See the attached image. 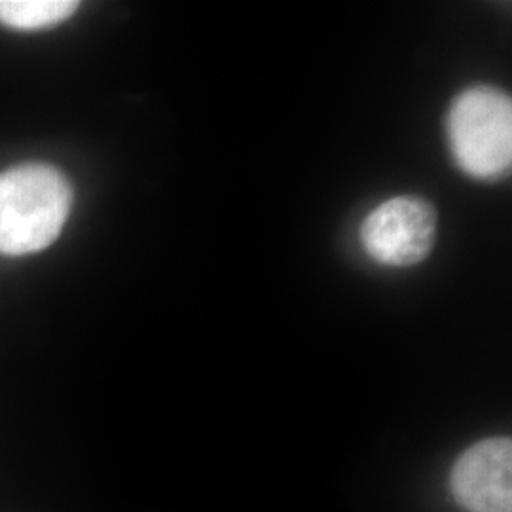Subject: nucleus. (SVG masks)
I'll list each match as a JSON object with an SVG mask.
<instances>
[{
    "label": "nucleus",
    "instance_id": "obj_1",
    "mask_svg": "<svg viewBox=\"0 0 512 512\" xmlns=\"http://www.w3.org/2000/svg\"><path fill=\"white\" fill-rule=\"evenodd\" d=\"M73 184L55 165L23 162L0 171V255L48 249L73 209Z\"/></svg>",
    "mask_w": 512,
    "mask_h": 512
},
{
    "label": "nucleus",
    "instance_id": "obj_2",
    "mask_svg": "<svg viewBox=\"0 0 512 512\" xmlns=\"http://www.w3.org/2000/svg\"><path fill=\"white\" fill-rule=\"evenodd\" d=\"M448 148L461 173L494 183L511 173L512 101L490 86H469L456 95L446 114Z\"/></svg>",
    "mask_w": 512,
    "mask_h": 512
},
{
    "label": "nucleus",
    "instance_id": "obj_3",
    "mask_svg": "<svg viewBox=\"0 0 512 512\" xmlns=\"http://www.w3.org/2000/svg\"><path fill=\"white\" fill-rule=\"evenodd\" d=\"M437 232L439 215L433 203L420 196H395L366 215L359 239L376 264L410 268L431 255Z\"/></svg>",
    "mask_w": 512,
    "mask_h": 512
},
{
    "label": "nucleus",
    "instance_id": "obj_4",
    "mask_svg": "<svg viewBox=\"0 0 512 512\" xmlns=\"http://www.w3.org/2000/svg\"><path fill=\"white\" fill-rule=\"evenodd\" d=\"M452 494L467 512H512V440H480L459 456Z\"/></svg>",
    "mask_w": 512,
    "mask_h": 512
},
{
    "label": "nucleus",
    "instance_id": "obj_5",
    "mask_svg": "<svg viewBox=\"0 0 512 512\" xmlns=\"http://www.w3.org/2000/svg\"><path fill=\"white\" fill-rule=\"evenodd\" d=\"M74 0H0V23L18 31H40L73 18Z\"/></svg>",
    "mask_w": 512,
    "mask_h": 512
}]
</instances>
